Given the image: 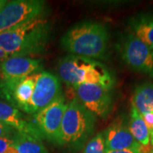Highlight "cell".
<instances>
[{"label": "cell", "mask_w": 153, "mask_h": 153, "mask_svg": "<svg viewBox=\"0 0 153 153\" xmlns=\"http://www.w3.org/2000/svg\"><path fill=\"white\" fill-rule=\"evenodd\" d=\"M49 34L47 20L38 17L0 33V49L10 56L38 55L44 51Z\"/></svg>", "instance_id": "1"}, {"label": "cell", "mask_w": 153, "mask_h": 153, "mask_svg": "<svg viewBox=\"0 0 153 153\" xmlns=\"http://www.w3.org/2000/svg\"><path fill=\"white\" fill-rule=\"evenodd\" d=\"M109 44V33L103 24L83 22L71 27L61 38V45L73 55L92 60H104Z\"/></svg>", "instance_id": "2"}, {"label": "cell", "mask_w": 153, "mask_h": 153, "mask_svg": "<svg viewBox=\"0 0 153 153\" xmlns=\"http://www.w3.org/2000/svg\"><path fill=\"white\" fill-rule=\"evenodd\" d=\"M58 73L68 86L83 83L97 84L111 90L115 84L111 72L98 60L70 55L59 61Z\"/></svg>", "instance_id": "3"}, {"label": "cell", "mask_w": 153, "mask_h": 153, "mask_svg": "<svg viewBox=\"0 0 153 153\" xmlns=\"http://www.w3.org/2000/svg\"><path fill=\"white\" fill-rule=\"evenodd\" d=\"M95 122V117L73 99L66 103L58 146L76 150L82 148L93 134Z\"/></svg>", "instance_id": "4"}, {"label": "cell", "mask_w": 153, "mask_h": 153, "mask_svg": "<svg viewBox=\"0 0 153 153\" xmlns=\"http://www.w3.org/2000/svg\"><path fill=\"white\" fill-rule=\"evenodd\" d=\"M123 61L131 70L153 76V50L133 33H128L118 44Z\"/></svg>", "instance_id": "5"}, {"label": "cell", "mask_w": 153, "mask_h": 153, "mask_svg": "<svg viewBox=\"0 0 153 153\" xmlns=\"http://www.w3.org/2000/svg\"><path fill=\"white\" fill-rule=\"evenodd\" d=\"M45 3L39 0L8 1L0 10V33L43 16Z\"/></svg>", "instance_id": "6"}, {"label": "cell", "mask_w": 153, "mask_h": 153, "mask_svg": "<svg viewBox=\"0 0 153 153\" xmlns=\"http://www.w3.org/2000/svg\"><path fill=\"white\" fill-rule=\"evenodd\" d=\"M61 95L60 78L49 71L39 72L37 76L33 96L25 113L37 114Z\"/></svg>", "instance_id": "7"}, {"label": "cell", "mask_w": 153, "mask_h": 153, "mask_svg": "<svg viewBox=\"0 0 153 153\" xmlns=\"http://www.w3.org/2000/svg\"><path fill=\"white\" fill-rule=\"evenodd\" d=\"M38 73L21 78L2 79L0 98L22 112H26L32 99Z\"/></svg>", "instance_id": "8"}, {"label": "cell", "mask_w": 153, "mask_h": 153, "mask_svg": "<svg viewBox=\"0 0 153 153\" xmlns=\"http://www.w3.org/2000/svg\"><path fill=\"white\" fill-rule=\"evenodd\" d=\"M77 100L90 113L105 118L112 108V98L109 89L97 84L83 83L75 86Z\"/></svg>", "instance_id": "9"}, {"label": "cell", "mask_w": 153, "mask_h": 153, "mask_svg": "<svg viewBox=\"0 0 153 153\" xmlns=\"http://www.w3.org/2000/svg\"><path fill=\"white\" fill-rule=\"evenodd\" d=\"M66 106L65 99L61 95L49 106L33 115V124L36 126L43 139H46L49 142L57 146Z\"/></svg>", "instance_id": "10"}, {"label": "cell", "mask_w": 153, "mask_h": 153, "mask_svg": "<svg viewBox=\"0 0 153 153\" xmlns=\"http://www.w3.org/2000/svg\"><path fill=\"white\" fill-rule=\"evenodd\" d=\"M42 67L41 60L28 56H11L0 63L1 79L21 78L38 73Z\"/></svg>", "instance_id": "11"}, {"label": "cell", "mask_w": 153, "mask_h": 153, "mask_svg": "<svg viewBox=\"0 0 153 153\" xmlns=\"http://www.w3.org/2000/svg\"><path fill=\"white\" fill-rule=\"evenodd\" d=\"M0 123L13 128L18 133L43 139L33 122L27 120L21 111L3 100H0Z\"/></svg>", "instance_id": "12"}, {"label": "cell", "mask_w": 153, "mask_h": 153, "mask_svg": "<svg viewBox=\"0 0 153 153\" xmlns=\"http://www.w3.org/2000/svg\"><path fill=\"white\" fill-rule=\"evenodd\" d=\"M106 151H118L140 146L133 137L128 126L122 122L111 123L104 132Z\"/></svg>", "instance_id": "13"}, {"label": "cell", "mask_w": 153, "mask_h": 153, "mask_svg": "<svg viewBox=\"0 0 153 153\" xmlns=\"http://www.w3.org/2000/svg\"><path fill=\"white\" fill-rule=\"evenodd\" d=\"M132 105L140 114L153 113V82H143L134 91Z\"/></svg>", "instance_id": "14"}, {"label": "cell", "mask_w": 153, "mask_h": 153, "mask_svg": "<svg viewBox=\"0 0 153 153\" xmlns=\"http://www.w3.org/2000/svg\"><path fill=\"white\" fill-rule=\"evenodd\" d=\"M128 129L137 142L142 146H149L151 144V135L146 124L140 114L134 105H131L130 120L128 123Z\"/></svg>", "instance_id": "15"}, {"label": "cell", "mask_w": 153, "mask_h": 153, "mask_svg": "<svg viewBox=\"0 0 153 153\" xmlns=\"http://www.w3.org/2000/svg\"><path fill=\"white\" fill-rule=\"evenodd\" d=\"M132 33L153 50V16H140L130 23Z\"/></svg>", "instance_id": "16"}, {"label": "cell", "mask_w": 153, "mask_h": 153, "mask_svg": "<svg viewBox=\"0 0 153 153\" xmlns=\"http://www.w3.org/2000/svg\"><path fill=\"white\" fill-rule=\"evenodd\" d=\"M13 138V145L18 153H48V151L38 138L16 132Z\"/></svg>", "instance_id": "17"}, {"label": "cell", "mask_w": 153, "mask_h": 153, "mask_svg": "<svg viewBox=\"0 0 153 153\" xmlns=\"http://www.w3.org/2000/svg\"><path fill=\"white\" fill-rule=\"evenodd\" d=\"M105 140L103 132L98 133L84 146L82 153H105Z\"/></svg>", "instance_id": "18"}, {"label": "cell", "mask_w": 153, "mask_h": 153, "mask_svg": "<svg viewBox=\"0 0 153 153\" xmlns=\"http://www.w3.org/2000/svg\"><path fill=\"white\" fill-rule=\"evenodd\" d=\"M16 133L13 128L0 123V137H13Z\"/></svg>", "instance_id": "19"}, {"label": "cell", "mask_w": 153, "mask_h": 153, "mask_svg": "<svg viewBox=\"0 0 153 153\" xmlns=\"http://www.w3.org/2000/svg\"><path fill=\"white\" fill-rule=\"evenodd\" d=\"M142 117L152 138L153 136V113L152 112L145 113V114H142Z\"/></svg>", "instance_id": "20"}, {"label": "cell", "mask_w": 153, "mask_h": 153, "mask_svg": "<svg viewBox=\"0 0 153 153\" xmlns=\"http://www.w3.org/2000/svg\"><path fill=\"white\" fill-rule=\"evenodd\" d=\"M11 145H13L12 137H0V153L5 152Z\"/></svg>", "instance_id": "21"}, {"label": "cell", "mask_w": 153, "mask_h": 153, "mask_svg": "<svg viewBox=\"0 0 153 153\" xmlns=\"http://www.w3.org/2000/svg\"><path fill=\"white\" fill-rule=\"evenodd\" d=\"M143 146L125 149V150H118V151H106L105 153H142Z\"/></svg>", "instance_id": "22"}, {"label": "cell", "mask_w": 153, "mask_h": 153, "mask_svg": "<svg viewBox=\"0 0 153 153\" xmlns=\"http://www.w3.org/2000/svg\"><path fill=\"white\" fill-rule=\"evenodd\" d=\"M10 57H11L10 54H8L7 52H5L4 49H0V63L4 62V60H6L7 59H9Z\"/></svg>", "instance_id": "23"}, {"label": "cell", "mask_w": 153, "mask_h": 153, "mask_svg": "<svg viewBox=\"0 0 153 153\" xmlns=\"http://www.w3.org/2000/svg\"><path fill=\"white\" fill-rule=\"evenodd\" d=\"M4 153H18L16 148L14 146V145H11L10 147L8 148Z\"/></svg>", "instance_id": "24"}, {"label": "cell", "mask_w": 153, "mask_h": 153, "mask_svg": "<svg viewBox=\"0 0 153 153\" xmlns=\"http://www.w3.org/2000/svg\"><path fill=\"white\" fill-rule=\"evenodd\" d=\"M142 153H153V146H146V147H145V146H143V151Z\"/></svg>", "instance_id": "25"}, {"label": "cell", "mask_w": 153, "mask_h": 153, "mask_svg": "<svg viewBox=\"0 0 153 153\" xmlns=\"http://www.w3.org/2000/svg\"><path fill=\"white\" fill-rule=\"evenodd\" d=\"M7 2H8V1H5V0H0V10H2V8H3L4 6L7 4Z\"/></svg>", "instance_id": "26"}, {"label": "cell", "mask_w": 153, "mask_h": 153, "mask_svg": "<svg viewBox=\"0 0 153 153\" xmlns=\"http://www.w3.org/2000/svg\"><path fill=\"white\" fill-rule=\"evenodd\" d=\"M151 144H152V146H153V136L151 138Z\"/></svg>", "instance_id": "27"}]
</instances>
